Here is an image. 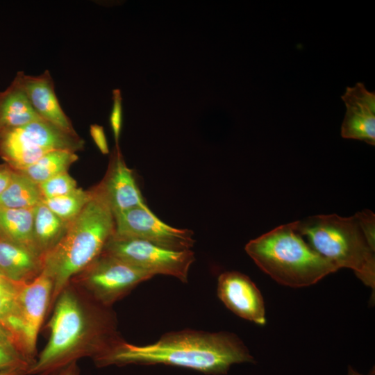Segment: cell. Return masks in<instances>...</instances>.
<instances>
[{"instance_id":"1","label":"cell","mask_w":375,"mask_h":375,"mask_svg":"<svg viewBox=\"0 0 375 375\" xmlns=\"http://www.w3.org/2000/svg\"><path fill=\"white\" fill-rule=\"evenodd\" d=\"M95 361L99 366L161 364L213 375L226 374L234 364L255 362L235 334L192 329L165 333L146 345L121 340Z\"/></svg>"},{"instance_id":"2","label":"cell","mask_w":375,"mask_h":375,"mask_svg":"<svg viewBox=\"0 0 375 375\" xmlns=\"http://www.w3.org/2000/svg\"><path fill=\"white\" fill-rule=\"evenodd\" d=\"M54 303L48 324L49 340L27 375H50L83 356H93L96 360L121 340L115 334L112 316L106 310L108 307L87 312L68 286Z\"/></svg>"},{"instance_id":"3","label":"cell","mask_w":375,"mask_h":375,"mask_svg":"<svg viewBox=\"0 0 375 375\" xmlns=\"http://www.w3.org/2000/svg\"><path fill=\"white\" fill-rule=\"evenodd\" d=\"M93 197L69 225L58 244L44 257L43 272L52 280L51 303L103 252L115 231L112 210L94 188Z\"/></svg>"},{"instance_id":"4","label":"cell","mask_w":375,"mask_h":375,"mask_svg":"<svg viewBox=\"0 0 375 375\" xmlns=\"http://www.w3.org/2000/svg\"><path fill=\"white\" fill-rule=\"evenodd\" d=\"M244 249L261 270L289 287L311 285L338 270L306 242L294 222L250 240Z\"/></svg>"},{"instance_id":"5","label":"cell","mask_w":375,"mask_h":375,"mask_svg":"<svg viewBox=\"0 0 375 375\" xmlns=\"http://www.w3.org/2000/svg\"><path fill=\"white\" fill-rule=\"evenodd\" d=\"M310 246L338 269H352L364 284L375 288V249L367 242L356 215H317L294 222Z\"/></svg>"},{"instance_id":"6","label":"cell","mask_w":375,"mask_h":375,"mask_svg":"<svg viewBox=\"0 0 375 375\" xmlns=\"http://www.w3.org/2000/svg\"><path fill=\"white\" fill-rule=\"evenodd\" d=\"M77 133H67L44 119L0 133V157L13 170L24 169L54 150L76 152L84 147Z\"/></svg>"},{"instance_id":"7","label":"cell","mask_w":375,"mask_h":375,"mask_svg":"<svg viewBox=\"0 0 375 375\" xmlns=\"http://www.w3.org/2000/svg\"><path fill=\"white\" fill-rule=\"evenodd\" d=\"M52 292V280L43 271L33 281L17 284L16 313L6 328L12 334L19 351L31 365L35 360L38 335L51 305Z\"/></svg>"},{"instance_id":"8","label":"cell","mask_w":375,"mask_h":375,"mask_svg":"<svg viewBox=\"0 0 375 375\" xmlns=\"http://www.w3.org/2000/svg\"><path fill=\"white\" fill-rule=\"evenodd\" d=\"M97 302L109 307L140 283L154 276L113 256L101 253L76 275Z\"/></svg>"},{"instance_id":"9","label":"cell","mask_w":375,"mask_h":375,"mask_svg":"<svg viewBox=\"0 0 375 375\" xmlns=\"http://www.w3.org/2000/svg\"><path fill=\"white\" fill-rule=\"evenodd\" d=\"M103 253L120 258L152 274L174 276L183 283L188 281L190 266L195 260L191 250L175 251L138 239L112 237Z\"/></svg>"},{"instance_id":"10","label":"cell","mask_w":375,"mask_h":375,"mask_svg":"<svg viewBox=\"0 0 375 375\" xmlns=\"http://www.w3.org/2000/svg\"><path fill=\"white\" fill-rule=\"evenodd\" d=\"M113 216V238L144 240L175 251L190 250L194 244L192 231L164 223L147 204L114 213Z\"/></svg>"},{"instance_id":"11","label":"cell","mask_w":375,"mask_h":375,"mask_svg":"<svg viewBox=\"0 0 375 375\" xmlns=\"http://www.w3.org/2000/svg\"><path fill=\"white\" fill-rule=\"evenodd\" d=\"M217 292L226 307L236 315L259 325L265 324L263 298L247 276L235 271L221 274Z\"/></svg>"},{"instance_id":"12","label":"cell","mask_w":375,"mask_h":375,"mask_svg":"<svg viewBox=\"0 0 375 375\" xmlns=\"http://www.w3.org/2000/svg\"><path fill=\"white\" fill-rule=\"evenodd\" d=\"M112 213L146 204L132 169L124 160L119 146H115L103 180L94 187Z\"/></svg>"},{"instance_id":"13","label":"cell","mask_w":375,"mask_h":375,"mask_svg":"<svg viewBox=\"0 0 375 375\" xmlns=\"http://www.w3.org/2000/svg\"><path fill=\"white\" fill-rule=\"evenodd\" d=\"M346 112L341 126V136L375 145V92L363 83L347 87L341 96Z\"/></svg>"},{"instance_id":"14","label":"cell","mask_w":375,"mask_h":375,"mask_svg":"<svg viewBox=\"0 0 375 375\" xmlns=\"http://www.w3.org/2000/svg\"><path fill=\"white\" fill-rule=\"evenodd\" d=\"M15 77L33 108L42 119L67 133L76 134L69 118L60 105L49 71L38 76L26 75L19 72Z\"/></svg>"},{"instance_id":"15","label":"cell","mask_w":375,"mask_h":375,"mask_svg":"<svg viewBox=\"0 0 375 375\" xmlns=\"http://www.w3.org/2000/svg\"><path fill=\"white\" fill-rule=\"evenodd\" d=\"M44 258L33 250L0 237V272L10 281L27 283L43 271Z\"/></svg>"},{"instance_id":"16","label":"cell","mask_w":375,"mask_h":375,"mask_svg":"<svg viewBox=\"0 0 375 375\" xmlns=\"http://www.w3.org/2000/svg\"><path fill=\"white\" fill-rule=\"evenodd\" d=\"M42 119L34 110L20 83L15 77L0 92V133Z\"/></svg>"},{"instance_id":"17","label":"cell","mask_w":375,"mask_h":375,"mask_svg":"<svg viewBox=\"0 0 375 375\" xmlns=\"http://www.w3.org/2000/svg\"><path fill=\"white\" fill-rule=\"evenodd\" d=\"M69 224L60 219L42 202L35 207L33 240L37 251L43 258L64 237Z\"/></svg>"},{"instance_id":"18","label":"cell","mask_w":375,"mask_h":375,"mask_svg":"<svg viewBox=\"0 0 375 375\" xmlns=\"http://www.w3.org/2000/svg\"><path fill=\"white\" fill-rule=\"evenodd\" d=\"M34 209L0 207V230L3 237L39 254L33 240Z\"/></svg>"},{"instance_id":"19","label":"cell","mask_w":375,"mask_h":375,"mask_svg":"<svg viewBox=\"0 0 375 375\" xmlns=\"http://www.w3.org/2000/svg\"><path fill=\"white\" fill-rule=\"evenodd\" d=\"M39 185L14 170L12 178L0 195V207L6 208H33L42 202Z\"/></svg>"},{"instance_id":"20","label":"cell","mask_w":375,"mask_h":375,"mask_svg":"<svg viewBox=\"0 0 375 375\" xmlns=\"http://www.w3.org/2000/svg\"><path fill=\"white\" fill-rule=\"evenodd\" d=\"M78 158L76 152L54 150L44 154L31 165L15 171L24 174L35 183L40 184L54 176L67 172Z\"/></svg>"},{"instance_id":"21","label":"cell","mask_w":375,"mask_h":375,"mask_svg":"<svg viewBox=\"0 0 375 375\" xmlns=\"http://www.w3.org/2000/svg\"><path fill=\"white\" fill-rule=\"evenodd\" d=\"M93 197L92 190L77 188L72 192L54 198L43 199L42 203L62 221L71 223Z\"/></svg>"},{"instance_id":"22","label":"cell","mask_w":375,"mask_h":375,"mask_svg":"<svg viewBox=\"0 0 375 375\" xmlns=\"http://www.w3.org/2000/svg\"><path fill=\"white\" fill-rule=\"evenodd\" d=\"M38 185L43 199L63 196L77 188L76 181L67 172L54 176Z\"/></svg>"},{"instance_id":"23","label":"cell","mask_w":375,"mask_h":375,"mask_svg":"<svg viewBox=\"0 0 375 375\" xmlns=\"http://www.w3.org/2000/svg\"><path fill=\"white\" fill-rule=\"evenodd\" d=\"M31 365L16 347L0 344V371L21 369L28 372Z\"/></svg>"},{"instance_id":"24","label":"cell","mask_w":375,"mask_h":375,"mask_svg":"<svg viewBox=\"0 0 375 375\" xmlns=\"http://www.w3.org/2000/svg\"><path fill=\"white\" fill-rule=\"evenodd\" d=\"M112 107L110 115V124L115 141V146H119L122 126V99L119 90L112 92Z\"/></svg>"},{"instance_id":"25","label":"cell","mask_w":375,"mask_h":375,"mask_svg":"<svg viewBox=\"0 0 375 375\" xmlns=\"http://www.w3.org/2000/svg\"><path fill=\"white\" fill-rule=\"evenodd\" d=\"M371 247L375 249V215L365 209L355 214Z\"/></svg>"},{"instance_id":"26","label":"cell","mask_w":375,"mask_h":375,"mask_svg":"<svg viewBox=\"0 0 375 375\" xmlns=\"http://www.w3.org/2000/svg\"><path fill=\"white\" fill-rule=\"evenodd\" d=\"M15 298L0 294V324L5 327L8 320L15 316Z\"/></svg>"},{"instance_id":"27","label":"cell","mask_w":375,"mask_h":375,"mask_svg":"<svg viewBox=\"0 0 375 375\" xmlns=\"http://www.w3.org/2000/svg\"><path fill=\"white\" fill-rule=\"evenodd\" d=\"M90 133L95 144L103 154L109 153L108 145L103 128L98 124L90 127Z\"/></svg>"},{"instance_id":"28","label":"cell","mask_w":375,"mask_h":375,"mask_svg":"<svg viewBox=\"0 0 375 375\" xmlns=\"http://www.w3.org/2000/svg\"><path fill=\"white\" fill-rule=\"evenodd\" d=\"M17 283L7 278L0 272V294L15 298Z\"/></svg>"},{"instance_id":"29","label":"cell","mask_w":375,"mask_h":375,"mask_svg":"<svg viewBox=\"0 0 375 375\" xmlns=\"http://www.w3.org/2000/svg\"><path fill=\"white\" fill-rule=\"evenodd\" d=\"M14 170L6 163L0 164V195L8 187Z\"/></svg>"},{"instance_id":"30","label":"cell","mask_w":375,"mask_h":375,"mask_svg":"<svg viewBox=\"0 0 375 375\" xmlns=\"http://www.w3.org/2000/svg\"><path fill=\"white\" fill-rule=\"evenodd\" d=\"M0 344H1L12 346V347H15L17 348L15 342V340H14L12 334L10 333V332L8 330H7L1 324H0Z\"/></svg>"},{"instance_id":"31","label":"cell","mask_w":375,"mask_h":375,"mask_svg":"<svg viewBox=\"0 0 375 375\" xmlns=\"http://www.w3.org/2000/svg\"><path fill=\"white\" fill-rule=\"evenodd\" d=\"M50 375H79V369L76 362H73Z\"/></svg>"},{"instance_id":"32","label":"cell","mask_w":375,"mask_h":375,"mask_svg":"<svg viewBox=\"0 0 375 375\" xmlns=\"http://www.w3.org/2000/svg\"><path fill=\"white\" fill-rule=\"evenodd\" d=\"M0 375H27V372L21 369L1 370Z\"/></svg>"},{"instance_id":"33","label":"cell","mask_w":375,"mask_h":375,"mask_svg":"<svg viewBox=\"0 0 375 375\" xmlns=\"http://www.w3.org/2000/svg\"><path fill=\"white\" fill-rule=\"evenodd\" d=\"M347 375H364L356 371L351 366L348 367Z\"/></svg>"},{"instance_id":"34","label":"cell","mask_w":375,"mask_h":375,"mask_svg":"<svg viewBox=\"0 0 375 375\" xmlns=\"http://www.w3.org/2000/svg\"><path fill=\"white\" fill-rule=\"evenodd\" d=\"M0 237H3V235L1 234V230H0Z\"/></svg>"}]
</instances>
